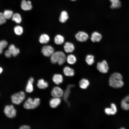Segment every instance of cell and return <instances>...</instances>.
I'll return each mask as SVG.
<instances>
[{
    "label": "cell",
    "instance_id": "obj_1",
    "mask_svg": "<svg viewBox=\"0 0 129 129\" xmlns=\"http://www.w3.org/2000/svg\"><path fill=\"white\" fill-rule=\"evenodd\" d=\"M109 83L110 86L115 88L121 87L124 85L122 75L117 72L114 73L110 75Z\"/></svg>",
    "mask_w": 129,
    "mask_h": 129
},
{
    "label": "cell",
    "instance_id": "obj_2",
    "mask_svg": "<svg viewBox=\"0 0 129 129\" xmlns=\"http://www.w3.org/2000/svg\"><path fill=\"white\" fill-rule=\"evenodd\" d=\"M66 57L64 54L61 51L54 53L51 56V60L53 64L57 63L59 65H61L65 62Z\"/></svg>",
    "mask_w": 129,
    "mask_h": 129
},
{
    "label": "cell",
    "instance_id": "obj_3",
    "mask_svg": "<svg viewBox=\"0 0 129 129\" xmlns=\"http://www.w3.org/2000/svg\"><path fill=\"white\" fill-rule=\"evenodd\" d=\"M40 103V99L38 98H35L34 100L29 97L24 102L23 106L27 109H32L38 107Z\"/></svg>",
    "mask_w": 129,
    "mask_h": 129
},
{
    "label": "cell",
    "instance_id": "obj_4",
    "mask_svg": "<svg viewBox=\"0 0 129 129\" xmlns=\"http://www.w3.org/2000/svg\"><path fill=\"white\" fill-rule=\"evenodd\" d=\"M25 94L23 91H20L13 94L11 96L12 102L17 105L21 103L25 99Z\"/></svg>",
    "mask_w": 129,
    "mask_h": 129
},
{
    "label": "cell",
    "instance_id": "obj_5",
    "mask_svg": "<svg viewBox=\"0 0 129 129\" xmlns=\"http://www.w3.org/2000/svg\"><path fill=\"white\" fill-rule=\"evenodd\" d=\"M16 110L12 105H7L5 107L4 113L8 117L12 118L15 117L16 115Z\"/></svg>",
    "mask_w": 129,
    "mask_h": 129
},
{
    "label": "cell",
    "instance_id": "obj_6",
    "mask_svg": "<svg viewBox=\"0 0 129 129\" xmlns=\"http://www.w3.org/2000/svg\"><path fill=\"white\" fill-rule=\"evenodd\" d=\"M97 68L100 72L103 73H107L109 69L107 63L105 60L98 62L97 65Z\"/></svg>",
    "mask_w": 129,
    "mask_h": 129
},
{
    "label": "cell",
    "instance_id": "obj_7",
    "mask_svg": "<svg viewBox=\"0 0 129 129\" xmlns=\"http://www.w3.org/2000/svg\"><path fill=\"white\" fill-rule=\"evenodd\" d=\"M54 48L49 45L44 46L41 49V52L43 55L46 57L51 56L54 53Z\"/></svg>",
    "mask_w": 129,
    "mask_h": 129
},
{
    "label": "cell",
    "instance_id": "obj_8",
    "mask_svg": "<svg viewBox=\"0 0 129 129\" xmlns=\"http://www.w3.org/2000/svg\"><path fill=\"white\" fill-rule=\"evenodd\" d=\"M76 39L80 42L86 41L88 39L89 36L88 34L83 31H79L75 35Z\"/></svg>",
    "mask_w": 129,
    "mask_h": 129
},
{
    "label": "cell",
    "instance_id": "obj_9",
    "mask_svg": "<svg viewBox=\"0 0 129 129\" xmlns=\"http://www.w3.org/2000/svg\"><path fill=\"white\" fill-rule=\"evenodd\" d=\"M63 90L58 87H54L51 91V94L54 97L59 98L63 95Z\"/></svg>",
    "mask_w": 129,
    "mask_h": 129
},
{
    "label": "cell",
    "instance_id": "obj_10",
    "mask_svg": "<svg viewBox=\"0 0 129 129\" xmlns=\"http://www.w3.org/2000/svg\"><path fill=\"white\" fill-rule=\"evenodd\" d=\"M21 7L23 10L27 11L31 9L32 6L31 2L30 1L22 0L21 3Z\"/></svg>",
    "mask_w": 129,
    "mask_h": 129
},
{
    "label": "cell",
    "instance_id": "obj_11",
    "mask_svg": "<svg viewBox=\"0 0 129 129\" xmlns=\"http://www.w3.org/2000/svg\"><path fill=\"white\" fill-rule=\"evenodd\" d=\"M102 38V35L97 32H93L91 34V39L93 42H99L100 41Z\"/></svg>",
    "mask_w": 129,
    "mask_h": 129
},
{
    "label": "cell",
    "instance_id": "obj_12",
    "mask_svg": "<svg viewBox=\"0 0 129 129\" xmlns=\"http://www.w3.org/2000/svg\"><path fill=\"white\" fill-rule=\"evenodd\" d=\"M121 105L123 109L126 110H129V95L126 96L122 100Z\"/></svg>",
    "mask_w": 129,
    "mask_h": 129
},
{
    "label": "cell",
    "instance_id": "obj_13",
    "mask_svg": "<svg viewBox=\"0 0 129 129\" xmlns=\"http://www.w3.org/2000/svg\"><path fill=\"white\" fill-rule=\"evenodd\" d=\"M61 102V100L59 98L54 97L50 100V105L52 108H55L59 106Z\"/></svg>",
    "mask_w": 129,
    "mask_h": 129
},
{
    "label": "cell",
    "instance_id": "obj_14",
    "mask_svg": "<svg viewBox=\"0 0 129 129\" xmlns=\"http://www.w3.org/2000/svg\"><path fill=\"white\" fill-rule=\"evenodd\" d=\"M65 51L67 53H71L74 50L75 47L74 45L69 42L65 43L64 46Z\"/></svg>",
    "mask_w": 129,
    "mask_h": 129
},
{
    "label": "cell",
    "instance_id": "obj_15",
    "mask_svg": "<svg viewBox=\"0 0 129 129\" xmlns=\"http://www.w3.org/2000/svg\"><path fill=\"white\" fill-rule=\"evenodd\" d=\"M34 79L32 77H30L28 80L26 88V91L28 93H31L33 91V84Z\"/></svg>",
    "mask_w": 129,
    "mask_h": 129
},
{
    "label": "cell",
    "instance_id": "obj_16",
    "mask_svg": "<svg viewBox=\"0 0 129 129\" xmlns=\"http://www.w3.org/2000/svg\"><path fill=\"white\" fill-rule=\"evenodd\" d=\"M74 86L73 85H68L65 90L64 93L63 94V98L64 100L68 104L69 103L68 101V99L70 95V89L71 87H73Z\"/></svg>",
    "mask_w": 129,
    "mask_h": 129
},
{
    "label": "cell",
    "instance_id": "obj_17",
    "mask_svg": "<svg viewBox=\"0 0 129 129\" xmlns=\"http://www.w3.org/2000/svg\"><path fill=\"white\" fill-rule=\"evenodd\" d=\"M8 50L14 57L16 56L20 53L19 49L16 48L15 45L13 44H11L9 46Z\"/></svg>",
    "mask_w": 129,
    "mask_h": 129
},
{
    "label": "cell",
    "instance_id": "obj_18",
    "mask_svg": "<svg viewBox=\"0 0 129 129\" xmlns=\"http://www.w3.org/2000/svg\"><path fill=\"white\" fill-rule=\"evenodd\" d=\"M69 18V15L67 12L66 11H62L60 14L59 18V21L62 23H64Z\"/></svg>",
    "mask_w": 129,
    "mask_h": 129
},
{
    "label": "cell",
    "instance_id": "obj_19",
    "mask_svg": "<svg viewBox=\"0 0 129 129\" xmlns=\"http://www.w3.org/2000/svg\"><path fill=\"white\" fill-rule=\"evenodd\" d=\"M63 71L64 75L67 76H73L75 74L73 69L68 66L64 68Z\"/></svg>",
    "mask_w": 129,
    "mask_h": 129
},
{
    "label": "cell",
    "instance_id": "obj_20",
    "mask_svg": "<svg viewBox=\"0 0 129 129\" xmlns=\"http://www.w3.org/2000/svg\"><path fill=\"white\" fill-rule=\"evenodd\" d=\"M53 80L55 84L59 85L62 82L63 77L62 75L61 74H55L53 76Z\"/></svg>",
    "mask_w": 129,
    "mask_h": 129
},
{
    "label": "cell",
    "instance_id": "obj_21",
    "mask_svg": "<svg viewBox=\"0 0 129 129\" xmlns=\"http://www.w3.org/2000/svg\"><path fill=\"white\" fill-rule=\"evenodd\" d=\"M50 40L49 36L46 34H43L40 37L39 41L42 44L46 43H48Z\"/></svg>",
    "mask_w": 129,
    "mask_h": 129
},
{
    "label": "cell",
    "instance_id": "obj_22",
    "mask_svg": "<svg viewBox=\"0 0 129 129\" xmlns=\"http://www.w3.org/2000/svg\"><path fill=\"white\" fill-rule=\"evenodd\" d=\"M37 86L38 88L40 89H45L48 87V83L45 81L43 79H41L38 81Z\"/></svg>",
    "mask_w": 129,
    "mask_h": 129
},
{
    "label": "cell",
    "instance_id": "obj_23",
    "mask_svg": "<svg viewBox=\"0 0 129 129\" xmlns=\"http://www.w3.org/2000/svg\"><path fill=\"white\" fill-rule=\"evenodd\" d=\"M66 60L68 64H75L76 62V59L74 55L70 54L67 56L66 58Z\"/></svg>",
    "mask_w": 129,
    "mask_h": 129
},
{
    "label": "cell",
    "instance_id": "obj_24",
    "mask_svg": "<svg viewBox=\"0 0 129 129\" xmlns=\"http://www.w3.org/2000/svg\"><path fill=\"white\" fill-rule=\"evenodd\" d=\"M64 41V37L62 35L58 34L55 37L54 42L57 44L60 45L63 44Z\"/></svg>",
    "mask_w": 129,
    "mask_h": 129
},
{
    "label": "cell",
    "instance_id": "obj_25",
    "mask_svg": "<svg viewBox=\"0 0 129 129\" xmlns=\"http://www.w3.org/2000/svg\"><path fill=\"white\" fill-rule=\"evenodd\" d=\"M79 84L81 88L86 89L89 85V83L87 79L83 78L80 81Z\"/></svg>",
    "mask_w": 129,
    "mask_h": 129
},
{
    "label": "cell",
    "instance_id": "obj_26",
    "mask_svg": "<svg viewBox=\"0 0 129 129\" xmlns=\"http://www.w3.org/2000/svg\"><path fill=\"white\" fill-rule=\"evenodd\" d=\"M12 19L13 21L18 24L21 23L22 21L21 16L18 13H16L13 14L12 17Z\"/></svg>",
    "mask_w": 129,
    "mask_h": 129
},
{
    "label": "cell",
    "instance_id": "obj_27",
    "mask_svg": "<svg viewBox=\"0 0 129 129\" xmlns=\"http://www.w3.org/2000/svg\"><path fill=\"white\" fill-rule=\"evenodd\" d=\"M85 61L88 65H91L94 62V57L92 55H88L86 57Z\"/></svg>",
    "mask_w": 129,
    "mask_h": 129
},
{
    "label": "cell",
    "instance_id": "obj_28",
    "mask_svg": "<svg viewBox=\"0 0 129 129\" xmlns=\"http://www.w3.org/2000/svg\"><path fill=\"white\" fill-rule=\"evenodd\" d=\"M14 31L16 35H20L22 33L23 29L22 27L19 26H17L14 27Z\"/></svg>",
    "mask_w": 129,
    "mask_h": 129
},
{
    "label": "cell",
    "instance_id": "obj_29",
    "mask_svg": "<svg viewBox=\"0 0 129 129\" xmlns=\"http://www.w3.org/2000/svg\"><path fill=\"white\" fill-rule=\"evenodd\" d=\"M3 14L5 17L6 19H9L12 18L13 15V11L9 10H5Z\"/></svg>",
    "mask_w": 129,
    "mask_h": 129
},
{
    "label": "cell",
    "instance_id": "obj_30",
    "mask_svg": "<svg viewBox=\"0 0 129 129\" xmlns=\"http://www.w3.org/2000/svg\"><path fill=\"white\" fill-rule=\"evenodd\" d=\"M7 44V42L5 40H2L0 41V54L2 53L3 49L6 47Z\"/></svg>",
    "mask_w": 129,
    "mask_h": 129
},
{
    "label": "cell",
    "instance_id": "obj_31",
    "mask_svg": "<svg viewBox=\"0 0 129 129\" xmlns=\"http://www.w3.org/2000/svg\"><path fill=\"white\" fill-rule=\"evenodd\" d=\"M121 5V3L120 0L113 3H111L110 7L112 9H116L119 8Z\"/></svg>",
    "mask_w": 129,
    "mask_h": 129
},
{
    "label": "cell",
    "instance_id": "obj_32",
    "mask_svg": "<svg viewBox=\"0 0 129 129\" xmlns=\"http://www.w3.org/2000/svg\"><path fill=\"white\" fill-rule=\"evenodd\" d=\"M111 114L112 115L115 114L117 112L116 107L115 104L112 103L111 104Z\"/></svg>",
    "mask_w": 129,
    "mask_h": 129
},
{
    "label": "cell",
    "instance_id": "obj_33",
    "mask_svg": "<svg viewBox=\"0 0 129 129\" xmlns=\"http://www.w3.org/2000/svg\"><path fill=\"white\" fill-rule=\"evenodd\" d=\"M6 19L3 13L0 12V25L5 23L6 22Z\"/></svg>",
    "mask_w": 129,
    "mask_h": 129
},
{
    "label": "cell",
    "instance_id": "obj_34",
    "mask_svg": "<svg viewBox=\"0 0 129 129\" xmlns=\"http://www.w3.org/2000/svg\"><path fill=\"white\" fill-rule=\"evenodd\" d=\"M5 56L7 58H10L12 55L10 51L8 49L6 50L5 53Z\"/></svg>",
    "mask_w": 129,
    "mask_h": 129
},
{
    "label": "cell",
    "instance_id": "obj_35",
    "mask_svg": "<svg viewBox=\"0 0 129 129\" xmlns=\"http://www.w3.org/2000/svg\"><path fill=\"white\" fill-rule=\"evenodd\" d=\"M105 113L108 115L111 114V110L110 108H106L105 109Z\"/></svg>",
    "mask_w": 129,
    "mask_h": 129
},
{
    "label": "cell",
    "instance_id": "obj_36",
    "mask_svg": "<svg viewBox=\"0 0 129 129\" xmlns=\"http://www.w3.org/2000/svg\"><path fill=\"white\" fill-rule=\"evenodd\" d=\"M30 128V127L27 125H23L21 126L19 129H29Z\"/></svg>",
    "mask_w": 129,
    "mask_h": 129
},
{
    "label": "cell",
    "instance_id": "obj_37",
    "mask_svg": "<svg viewBox=\"0 0 129 129\" xmlns=\"http://www.w3.org/2000/svg\"><path fill=\"white\" fill-rule=\"evenodd\" d=\"M119 0H110V1L111 3L116 2L118 1Z\"/></svg>",
    "mask_w": 129,
    "mask_h": 129
},
{
    "label": "cell",
    "instance_id": "obj_38",
    "mask_svg": "<svg viewBox=\"0 0 129 129\" xmlns=\"http://www.w3.org/2000/svg\"><path fill=\"white\" fill-rule=\"evenodd\" d=\"M3 71V69L2 68L0 67V74Z\"/></svg>",
    "mask_w": 129,
    "mask_h": 129
},
{
    "label": "cell",
    "instance_id": "obj_39",
    "mask_svg": "<svg viewBox=\"0 0 129 129\" xmlns=\"http://www.w3.org/2000/svg\"><path fill=\"white\" fill-rule=\"evenodd\" d=\"M72 1H75L76 0H70Z\"/></svg>",
    "mask_w": 129,
    "mask_h": 129
}]
</instances>
